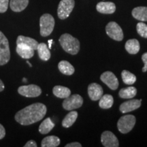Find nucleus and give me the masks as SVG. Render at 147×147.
<instances>
[{"label": "nucleus", "mask_w": 147, "mask_h": 147, "mask_svg": "<svg viewBox=\"0 0 147 147\" xmlns=\"http://www.w3.org/2000/svg\"><path fill=\"white\" fill-rule=\"evenodd\" d=\"M78 114L76 111H71L65 116V118L62 121V126L63 127L68 128L74 123L78 118Z\"/></svg>", "instance_id": "24"}, {"label": "nucleus", "mask_w": 147, "mask_h": 147, "mask_svg": "<svg viewBox=\"0 0 147 147\" xmlns=\"http://www.w3.org/2000/svg\"><path fill=\"white\" fill-rule=\"evenodd\" d=\"M103 89L102 86L97 83H91L88 87V94L92 101H97L103 95Z\"/></svg>", "instance_id": "12"}, {"label": "nucleus", "mask_w": 147, "mask_h": 147, "mask_svg": "<svg viewBox=\"0 0 147 147\" xmlns=\"http://www.w3.org/2000/svg\"><path fill=\"white\" fill-rule=\"evenodd\" d=\"M55 123L53 122L51 118H47L44 120L43 122L39 126V131L42 134H49L54 128Z\"/></svg>", "instance_id": "26"}, {"label": "nucleus", "mask_w": 147, "mask_h": 147, "mask_svg": "<svg viewBox=\"0 0 147 147\" xmlns=\"http://www.w3.org/2000/svg\"><path fill=\"white\" fill-rule=\"evenodd\" d=\"M135 124L136 117L134 115H127L119 119L117 123V127L121 134H127L134 128Z\"/></svg>", "instance_id": "5"}, {"label": "nucleus", "mask_w": 147, "mask_h": 147, "mask_svg": "<svg viewBox=\"0 0 147 147\" xmlns=\"http://www.w3.org/2000/svg\"><path fill=\"white\" fill-rule=\"evenodd\" d=\"M37 146V144L36 142H35L34 140H31L27 142L26 144L24 145V147H36Z\"/></svg>", "instance_id": "32"}, {"label": "nucleus", "mask_w": 147, "mask_h": 147, "mask_svg": "<svg viewBox=\"0 0 147 147\" xmlns=\"http://www.w3.org/2000/svg\"><path fill=\"white\" fill-rule=\"evenodd\" d=\"M9 0H0V13H4L8 10Z\"/></svg>", "instance_id": "30"}, {"label": "nucleus", "mask_w": 147, "mask_h": 147, "mask_svg": "<svg viewBox=\"0 0 147 147\" xmlns=\"http://www.w3.org/2000/svg\"><path fill=\"white\" fill-rule=\"evenodd\" d=\"M142 60L144 63V66L142 68V71L143 72H146L147 71V53H145L142 55Z\"/></svg>", "instance_id": "31"}, {"label": "nucleus", "mask_w": 147, "mask_h": 147, "mask_svg": "<svg viewBox=\"0 0 147 147\" xmlns=\"http://www.w3.org/2000/svg\"><path fill=\"white\" fill-rule=\"evenodd\" d=\"M74 5V0H61L58 5V17L61 20L67 18L72 12Z\"/></svg>", "instance_id": "6"}, {"label": "nucleus", "mask_w": 147, "mask_h": 147, "mask_svg": "<svg viewBox=\"0 0 147 147\" xmlns=\"http://www.w3.org/2000/svg\"><path fill=\"white\" fill-rule=\"evenodd\" d=\"M52 42H53V40H49V48H51V44H52Z\"/></svg>", "instance_id": "36"}, {"label": "nucleus", "mask_w": 147, "mask_h": 147, "mask_svg": "<svg viewBox=\"0 0 147 147\" xmlns=\"http://www.w3.org/2000/svg\"><path fill=\"white\" fill-rule=\"evenodd\" d=\"M23 82H27V80H26V78H23Z\"/></svg>", "instance_id": "37"}, {"label": "nucleus", "mask_w": 147, "mask_h": 147, "mask_svg": "<svg viewBox=\"0 0 147 147\" xmlns=\"http://www.w3.org/2000/svg\"><path fill=\"white\" fill-rule=\"evenodd\" d=\"M96 9L102 14H113L116 10V5L115 3L110 1H102L97 3Z\"/></svg>", "instance_id": "15"}, {"label": "nucleus", "mask_w": 147, "mask_h": 147, "mask_svg": "<svg viewBox=\"0 0 147 147\" xmlns=\"http://www.w3.org/2000/svg\"><path fill=\"white\" fill-rule=\"evenodd\" d=\"M65 146V147H81L82 145L80 144L79 142H74L69 143V144H66Z\"/></svg>", "instance_id": "34"}, {"label": "nucleus", "mask_w": 147, "mask_h": 147, "mask_svg": "<svg viewBox=\"0 0 147 147\" xmlns=\"http://www.w3.org/2000/svg\"><path fill=\"white\" fill-rule=\"evenodd\" d=\"M100 80L106 84L110 89L116 90L119 87V80L112 71H105L101 75Z\"/></svg>", "instance_id": "10"}, {"label": "nucleus", "mask_w": 147, "mask_h": 147, "mask_svg": "<svg viewBox=\"0 0 147 147\" xmlns=\"http://www.w3.org/2000/svg\"><path fill=\"white\" fill-rule=\"evenodd\" d=\"M137 32L142 38H147V25L142 22L138 23L136 26Z\"/></svg>", "instance_id": "29"}, {"label": "nucleus", "mask_w": 147, "mask_h": 147, "mask_svg": "<svg viewBox=\"0 0 147 147\" xmlns=\"http://www.w3.org/2000/svg\"><path fill=\"white\" fill-rule=\"evenodd\" d=\"M142 100H131L123 103L120 106L119 110L122 113H127L138 109L140 107Z\"/></svg>", "instance_id": "13"}, {"label": "nucleus", "mask_w": 147, "mask_h": 147, "mask_svg": "<svg viewBox=\"0 0 147 147\" xmlns=\"http://www.w3.org/2000/svg\"><path fill=\"white\" fill-rule=\"evenodd\" d=\"M59 43L65 52L71 55H76L80 51L78 40L69 34H64L59 38Z\"/></svg>", "instance_id": "2"}, {"label": "nucleus", "mask_w": 147, "mask_h": 147, "mask_svg": "<svg viewBox=\"0 0 147 147\" xmlns=\"http://www.w3.org/2000/svg\"><path fill=\"white\" fill-rule=\"evenodd\" d=\"M106 32L108 36L116 41H121L123 39L122 29L115 22H110L106 27Z\"/></svg>", "instance_id": "7"}, {"label": "nucleus", "mask_w": 147, "mask_h": 147, "mask_svg": "<svg viewBox=\"0 0 147 147\" xmlns=\"http://www.w3.org/2000/svg\"><path fill=\"white\" fill-rule=\"evenodd\" d=\"M5 136V128L1 124H0V140L3 139Z\"/></svg>", "instance_id": "33"}, {"label": "nucleus", "mask_w": 147, "mask_h": 147, "mask_svg": "<svg viewBox=\"0 0 147 147\" xmlns=\"http://www.w3.org/2000/svg\"><path fill=\"white\" fill-rule=\"evenodd\" d=\"M27 63L29 64V66H30V67H32V64H31L30 63H29V61H27Z\"/></svg>", "instance_id": "38"}, {"label": "nucleus", "mask_w": 147, "mask_h": 147, "mask_svg": "<svg viewBox=\"0 0 147 147\" xmlns=\"http://www.w3.org/2000/svg\"><path fill=\"white\" fill-rule=\"evenodd\" d=\"M10 59V50L8 40L0 31V65L8 63Z\"/></svg>", "instance_id": "4"}, {"label": "nucleus", "mask_w": 147, "mask_h": 147, "mask_svg": "<svg viewBox=\"0 0 147 147\" xmlns=\"http://www.w3.org/2000/svg\"><path fill=\"white\" fill-rule=\"evenodd\" d=\"M99 106L101 108L103 109H108L113 106L114 103V98L112 95L106 94L102 95L100 99Z\"/></svg>", "instance_id": "27"}, {"label": "nucleus", "mask_w": 147, "mask_h": 147, "mask_svg": "<svg viewBox=\"0 0 147 147\" xmlns=\"http://www.w3.org/2000/svg\"><path fill=\"white\" fill-rule=\"evenodd\" d=\"M119 96L123 99H131L136 95L137 89L134 87H129L121 89Z\"/></svg>", "instance_id": "25"}, {"label": "nucleus", "mask_w": 147, "mask_h": 147, "mask_svg": "<svg viewBox=\"0 0 147 147\" xmlns=\"http://www.w3.org/2000/svg\"><path fill=\"white\" fill-rule=\"evenodd\" d=\"M16 51L17 54L23 59H30L34 55V50L28 46L18 44L16 45Z\"/></svg>", "instance_id": "14"}, {"label": "nucleus", "mask_w": 147, "mask_h": 147, "mask_svg": "<svg viewBox=\"0 0 147 147\" xmlns=\"http://www.w3.org/2000/svg\"><path fill=\"white\" fill-rule=\"evenodd\" d=\"M18 44H23V45H27L34 50H37L38 46V42L36 40L33 39L29 37H26L24 36H18L16 40V45Z\"/></svg>", "instance_id": "19"}, {"label": "nucleus", "mask_w": 147, "mask_h": 147, "mask_svg": "<svg viewBox=\"0 0 147 147\" xmlns=\"http://www.w3.org/2000/svg\"><path fill=\"white\" fill-rule=\"evenodd\" d=\"M29 4V0H10V7L15 12H20L25 10Z\"/></svg>", "instance_id": "16"}, {"label": "nucleus", "mask_w": 147, "mask_h": 147, "mask_svg": "<svg viewBox=\"0 0 147 147\" xmlns=\"http://www.w3.org/2000/svg\"><path fill=\"white\" fill-rule=\"evenodd\" d=\"M125 50L129 54L135 55L139 52L140 43L136 39H131L127 41L125 43Z\"/></svg>", "instance_id": "22"}, {"label": "nucleus", "mask_w": 147, "mask_h": 147, "mask_svg": "<svg viewBox=\"0 0 147 147\" xmlns=\"http://www.w3.org/2000/svg\"><path fill=\"white\" fill-rule=\"evenodd\" d=\"M59 138L55 136H49L42 140L41 142L42 147H57L60 144Z\"/></svg>", "instance_id": "23"}, {"label": "nucleus", "mask_w": 147, "mask_h": 147, "mask_svg": "<svg viewBox=\"0 0 147 147\" xmlns=\"http://www.w3.org/2000/svg\"><path fill=\"white\" fill-rule=\"evenodd\" d=\"M123 81L126 84H133L136 81V76L127 70H123L121 72Z\"/></svg>", "instance_id": "28"}, {"label": "nucleus", "mask_w": 147, "mask_h": 147, "mask_svg": "<svg viewBox=\"0 0 147 147\" xmlns=\"http://www.w3.org/2000/svg\"><path fill=\"white\" fill-rule=\"evenodd\" d=\"M132 16L140 21H147V7H136L132 10Z\"/></svg>", "instance_id": "17"}, {"label": "nucleus", "mask_w": 147, "mask_h": 147, "mask_svg": "<svg viewBox=\"0 0 147 147\" xmlns=\"http://www.w3.org/2000/svg\"><path fill=\"white\" fill-rule=\"evenodd\" d=\"M58 68L62 74L67 76H70L74 73V67L70 63L67 61H61L58 64Z\"/></svg>", "instance_id": "21"}, {"label": "nucleus", "mask_w": 147, "mask_h": 147, "mask_svg": "<svg viewBox=\"0 0 147 147\" xmlns=\"http://www.w3.org/2000/svg\"><path fill=\"white\" fill-rule=\"evenodd\" d=\"M4 88H5V86H4V84H3V82H2V80L0 79V92L3 91V90H4Z\"/></svg>", "instance_id": "35"}, {"label": "nucleus", "mask_w": 147, "mask_h": 147, "mask_svg": "<svg viewBox=\"0 0 147 147\" xmlns=\"http://www.w3.org/2000/svg\"><path fill=\"white\" fill-rule=\"evenodd\" d=\"M37 51H38L39 57L42 61H47L50 59L51 56L50 50H49V49L48 48L47 45L45 43L38 44Z\"/></svg>", "instance_id": "20"}, {"label": "nucleus", "mask_w": 147, "mask_h": 147, "mask_svg": "<svg viewBox=\"0 0 147 147\" xmlns=\"http://www.w3.org/2000/svg\"><path fill=\"white\" fill-rule=\"evenodd\" d=\"M18 93L24 97H36L41 95L42 89L36 84H29L18 87Z\"/></svg>", "instance_id": "9"}, {"label": "nucleus", "mask_w": 147, "mask_h": 147, "mask_svg": "<svg viewBox=\"0 0 147 147\" xmlns=\"http://www.w3.org/2000/svg\"><path fill=\"white\" fill-rule=\"evenodd\" d=\"M53 93L55 96L61 99L67 98L71 95V91L69 88L61 85H57L54 87Z\"/></svg>", "instance_id": "18"}, {"label": "nucleus", "mask_w": 147, "mask_h": 147, "mask_svg": "<svg viewBox=\"0 0 147 147\" xmlns=\"http://www.w3.org/2000/svg\"><path fill=\"white\" fill-rule=\"evenodd\" d=\"M55 19L50 14H43L40 19V35L43 37L50 36L55 27Z\"/></svg>", "instance_id": "3"}, {"label": "nucleus", "mask_w": 147, "mask_h": 147, "mask_svg": "<svg viewBox=\"0 0 147 147\" xmlns=\"http://www.w3.org/2000/svg\"><path fill=\"white\" fill-rule=\"evenodd\" d=\"M101 142L105 147H118L119 142L117 138L113 132L104 131L101 136Z\"/></svg>", "instance_id": "11"}, {"label": "nucleus", "mask_w": 147, "mask_h": 147, "mask_svg": "<svg viewBox=\"0 0 147 147\" xmlns=\"http://www.w3.org/2000/svg\"><path fill=\"white\" fill-rule=\"evenodd\" d=\"M47 106L42 103L31 104L16 113L14 119L22 125H29L38 122L47 114Z\"/></svg>", "instance_id": "1"}, {"label": "nucleus", "mask_w": 147, "mask_h": 147, "mask_svg": "<svg viewBox=\"0 0 147 147\" xmlns=\"http://www.w3.org/2000/svg\"><path fill=\"white\" fill-rule=\"evenodd\" d=\"M83 104V99L78 94L69 95L63 102V107L66 110H73L80 108Z\"/></svg>", "instance_id": "8"}]
</instances>
